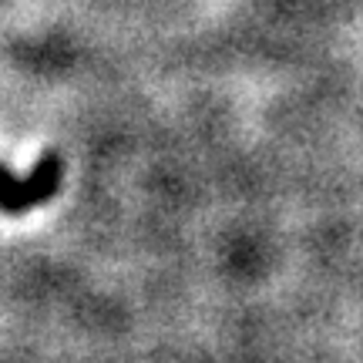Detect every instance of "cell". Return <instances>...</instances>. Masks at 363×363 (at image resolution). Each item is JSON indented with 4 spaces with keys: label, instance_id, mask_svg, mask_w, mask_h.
Here are the masks:
<instances>
[{
    "label": "cell",
    "instance_id": "obj_1",
    "mask_svg": "<svg viewBox=\"0 0 363 363\" xmlns=\"http://www.w3.org/2000/svg\"><path fill=\"white\" fill-rule=\"evenodd\" d=\"M61 175H65V162L57 152H44L27 179H17L11 169L0 165V212L21 216V212L44 206L61 189Z\"/></svg>",
    "mask_w": 363,
    "mask_h": 363
}]
</instances>
